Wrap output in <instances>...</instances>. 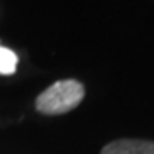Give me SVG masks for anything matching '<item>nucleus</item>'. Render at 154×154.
Segmentation results:
<instances>
[{"mask_svg": "<svg viewBox=\"0 0 154 154\" xmlns=\"http://www.w3.org/2000/svg\"><path fill=\"white\" fill-rule=\"evenodd\" d=\"M101 154H154V140L142 139H118L106 144Z\"/></svg>", "mask_w": 154, "mask_h": 154, "instance_id": "obj_2", "label": "nucleus"}, {"mask_svg": "<svg viewBox=\"0 0 154 154\" xmlns=\"http://www.w3.org/2000/svg\"><path fill=\"white\" fill-rule=\"evenodd\" d=\"M17 55L0 45V75H12L17 69Z\"/></svg>", "mask_w": 154, "mask_h": 154, "instance_id": "obj_3", "label": "nucleus"}, {"mask_svg": "<svg viewBox=\"0 0 154 154\" xmlns=\"http://www.w3.org/2000/svg\"><path fill=\"white\" fill-rule=\"evenodd\" d=\"M86 89L75 79L57 81L36 98V110L43 115H63L82 103Z\"/></svg>", "mask_w": 154, "mask_h": 154, "instance_id": "obj_1", "label": "nucleus"}]
</instances>
